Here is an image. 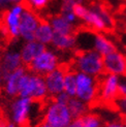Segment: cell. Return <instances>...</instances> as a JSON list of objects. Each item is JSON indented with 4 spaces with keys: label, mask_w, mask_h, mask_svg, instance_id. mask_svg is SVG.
Returning a JSON list of instances; mask_svg holds the SVG:
<instances>
[{
    "label": "cell",
    "mask_w": 126,
    "mask_h": 127,
    "mask_svg": "<svg viewBox=\"0 0 126 127\" xmlns=\"http://www.w3.org/2000/svg\"><path fill=\"white\" fill-rule=\"evenodd\" d=\"M82 27L93 32L106 33L115 28V19L111 11L100 2H90L88 5L74 6Z\"/></svg>",
    "instance_id": "obj_1"
},
{
    "label": "cell",
    "mask_w": 126,
    "mask_h": 127,
    "mask_svg": "<svg viewBox=\"0 0 126 127\" xmlns=\"http://www.w3.org/2000/svg\"><path fill=\"white\" fill-rule=\"evenodd\" d=\"M68 65L75 72H83L96 79H99L105 73L103 56L94 50L75 51Z\"/></svg>",
    "instance_id": "obj_2"
},
{
    "label": "cell",
    "mask_w": 126,
    "mask_h": 127,
    "mask_svg": "<svg viewBox=\"0 0 126 127\" xmlns=\"http://www.w3.org/2000/svg\"><path fill=\"white\" fill-rule=\"evenodd\" d=\"M34 101L30 98L18 96L10 99L6 110V118L17 127H29Z\"/></svg>",
    "instance_id": "obj_3"
},
{
    "label": "cell",
    "mask_w": 126,
    "mask_h": 127,
    "mask_svg": "<svg viewBox=\"0 0 126 127\" xmlns=\"http://www.w3.org/2000/svg\"><path fill=\"white\" fill-rule=\"evenodd\" d=\"M73 120L68 105L50 98L45 103L43 122L52 127H67Z\"/></svg>",
    "instance_id": "obj_4"
},
{
    "label": "cell",
    "mask_w": 126,
    "mask_h": 127,
    "mask_svg": "<svg viewBox=\"0 0 126 127\" xmlns=\"http://www.w3.org/2000/svg\"><path fill=\"white\" fill-rule=\"evenodd\" d=\"M25 9H26L25 4H18L11 5L1 12L0 27L9 40L20 39V24Z\"/></svg>",
    "instance_id": "obj_5"
},
{
    "label": "cell",
    "mask_w": 126,
    "mask_h": 127,
    "mask_svg": "<svg viewBox=\"0 0 126 127\" xmlns=\"http://www.w3.org/2000/svg\"><path fill=\"white\" fill-rule=\"evenodd\" d=\"M20 96L30 98L33 101L46 102L48 99H50V96L46 86L45 78L28 70L22 82Z\"/></svg>",
    "instance_id": "obj_6"
},
{
    "label": "cell",
    "mask_w": 126,
    "mask_h": 127,
    "mask_svg": "<svg viewBox=\"0 0 126 127\" xmlns=\"http://www.w3.org/2000/svg\"><path fill=\"white\" fill-rule=\"evenodd\" d=\"M63 63L59 53L52 48H47L43 52L27 66L30 72L46 77L50 72L60 67Z\"/></svg>",
    "instance_id": "obj_7"
},
{
    "label": "cell",
    "mask_w": 126,
    "mask_h": 127,
    "mask_svg": "<svg viewBox=\"0 0 126 127\" xmlns=\"http://www.w3.org/2000/svg\"><path fill=\"white\" fill-rule=\"evenodd\" d=\"M77 93L75 97L91 107L98 104V79L83 72H75Z\"/></svg>",
    "instance_id": "obj_8"
},
{
    "label": "cell",
    "mask_w": 126,
    "mask_h": 127,
    "mask_svg": "<svg viewBox=\"0 0 126 127\" xmlns=\"http://www.w3.org/2000/svg\"><path fill=\"white\" fill-rule=\"evenodd\" d=\"M120 77L104 73L98 79V104H102L112 109L113 103L120 96L119 86Z\"/></svg>",
    "instance_id": "obj_9"
},
{
    "label": "cell",
    "mask_w": 126,
    "mask_h": 127,
    "mask_svg": "<svg viewBox=\"0 0 126 127\" xmlns=\"http://www.w3.org/2000/svg\"><path fill=\"white\" fill-rule=\"evenodd\" d=\"M41 21L42 18L38 12L26 6L20 24V39L23 40V42L35 40V32Z\"/></svg>",
    "instance_id": "obj_10"
},
{
    "label": "cell",
    "mask_w": 126,
    "mask_h": 127,
    "mask_svg": "<svg viewBox=\"0 0 126 127\" xmlns=\"http://www.w3.org/2000/svg\"><path fill=\"white\" fill-rule=\"evenodd\" d=\"M23 66L24 63L22 61L20 48L16 47L15 44H10L0 51V69L4 75Z\"/></svg>",
    "instance_id": "obj_11"
},
{
    "label": "cell",
    "mask_w": 126,
    "mask_h": 127,
    "mask_svg": "<svg viewBox=\"0 0 126 127\" xmlns=\"http://www.w3.org/2000/svg\"><path fill=\"white\" fill-rule=\"evenodd\" d=\"M27 71L28 68L26 66H23L15 71L4 75V82L1 90L4 96H6L9 99H14L18 96H20L22 82Z\"/></svg>",
    "instance_id": "obj_12"
},
{
    "label": "cell",
    "mask_w": 126,
    "mask_h": 127,
    "mask_svg": "<svg viewBox=\"0 0 126 127\" xmlns=\"http://www.w3.org/2000/svg\"><path fill=\"white\" fill-rule=\"evenodd\" d=\"M68 68V63H63L60 67L43 77L50 98H54L58 94L64 92V79Z\"/></svg>",
    "instance_id": "obj_13"
},
{
    "label": "cell",
    "mask_w": 126,
    "mask_h": 127,
    "mask_svg": "<svg viewBox=\"0 0 126 127\" xmlns=\"http://www.w3.org/2000/svg\"><path fill=\"white\" fill-rule=\"evenodd\" d=\"M104 72L117 77H126V54L120 51H114L103 57Z\"/></svg>",
    "instance_id": "obj_14"
},
{
    "label": "cell",
    "mask_w": 126,
    "mask_h": 127,
    "mask_svg": "<svg viewBox=\"0 0 126 127\" xmlns=\"http://www.w3.org/2000/svg\"><path fill=\"white\" fill-rule=\"evenodd\" d=\"M51 46H52V49L57 51L58 53L73 54L78 50L77 35L75 34H69V35L55 34Z\"/></svg>",
    "instance_id": "obj_15"
},
{
    "label": "cell",
    "mask_w": 126,
    "mask_h": 127,
    "mask_svg": "<svg viewBox=\"0 0 126 127\" xmlns=\"http://www.w3.org/2000/svg\"><path fill=\"white\" fill-rule=\"evenodd\" d=\"M48 47L38 42L37 40L23 42V44L20 47V53H21L24 66L27 67L30 63L32 62L37 56H39Z\"/></svg>",
    "instance_id": "obj_16"
},
{
    "label": "cell",
    "mask_w": 126,
    "mask_h": 127,
    "mask_svg": "<svg viewBox=\"0 0 126 127\" xmlns=\"http://www.w3.org/2000/svg\"><path fill=\"white\" fill-rule=\"evenodd\" d=\"M91 50L96 51L101 56H106L110 53L117 50L115 42L113 41L109 36H106L105 33H97L94 32L92 36L91 42Z\"/></svg>",
    "instance_id": "obj_17"
},
{
    "label": "cell",
    "mask_w": 126,
    "mask_h": 127,
    "mask_svg": "<svg viewBox=\"0 0 126 127\" xmlns=\"http://www.w3.org/2000/svg\"><path fill=\"white\" fill-rule=\"evenodd\" d=\"M49 23L54 30L55 34H62V35H69V34H77L78 31L81 29L80 27L73 26L69 22H67L64 17L60 14H56L51 16L48 19Z\"/></svg>",
    "instance_id": "obj_18"
},
{
    "label": "cell",
    "mask_w": 126,
    "mask_h": 127,
    "mask_svg": "<svg viewBox=\"0 0 126 127\" xmlns=\"http://www.w3.org/2000/svg\"><path fill=\"white\" fill-rule=\"evenodd\" d=\"M54 36H55V32L51 26V24L49 23L48 20L42 19V21L40 22L39 26L35 32V40L48 47L52 44Z\"/></svg>",
    "instance_id": "obj_19"
},
{
    "label": "cell",
    "mask_w": 126,
    "mask_h": 127,
    "mask_svg": "<svg viewBox=\"0 0 126 127\" xmlns=\"http://www.w3.org/2000/svg\"><path fill=\"white\" fill-rule=\"evenodd\" d=\"M67 105H68V109L70 111L73 119L84 117L86 114L91 112L90 110L92 109L89 104H87L86 102L82 101L81 99H79L77 97H71L70 100L68 101Z\"/></svg>",
    "instance_id": "obj_20"
},
{
    "label": "cell",
    "mask_w": 126,
    "mask_h": 127,
    "mask_svg": "<svg viewBox=\"0 0 126 127\" xmlns=\"http://www.w3.org/2000/svg\"><path fill=\"white\" fill-rule=\"evenodd\" d=\"M64 92L70 97H75L77 93V79H75V71L69 67L66 71L64 79Z\"/></svg>",
    "instance_id": "obj_21"
},
{
    "label": "cell",
    "mask_w": 126,
    "mask_h": 127,
    "mask_svg": "<svg viewBox=\"0 0 126 127\" xmlns=\"http://www.w3.org/2000/svg\"><path fill=\"white\" fill-rule=\"evenodd\" d=\"M86 127H103L104 120L103 118L97 113L89 112L84 117H82Z\"/></svg>",
    "instance_id": "obj_22"
},
{
    "label": "cell",
    "mask_w": 126,
    "mask_h": 127,
    "mask_svg": "<svg viewBox=\"0 0 126 127\" xmlns=\"http://www.w3.org/2000/svg\"><path fill=\"white\" fill-rule=\"evenodd\" d=\"M59 14L61 16L64 17V19L69 22L71 25L73 26H77V27H80L82 28V25H81V22L79 20L78 16L75 15V12L73 10V8H68V7H60V12Z\"/></svg>",
    "instance_id": "obj_23"
},
{
    "label": "cell",
    "mask_w": 126,
    "mask_h": 127,
    "mask_svg": "<svg viewBox=\"0 0 126 127\" xmlns=\"http://www.w3.org/2000/svg\"><path fill=\"white\" fill-rule=\"evenodd\" d=\"M50 3V0H26L25 5L28 8L32 9L36 12H39L40 10L45 9Z\"/></svg>",
    "instance_id": "obj_24"
},
{
    "label": "cell",
    "mask_w": 126,
    "mask_h": 127,
    "mask_svg": "<svg viewBox=\"0 0 126 127\" xmlns=\"http://www.w3.org/2000/svg\"><path fill=\"white\" fill-rule=\"evenodd\" d=\"M112 109L116 111L120 117H125L126 116V97L119 96L115 102L113 103Z\"/></svg>",
    "instance_id": "obj_25"
},
{
    "label": "cell",
    "mask_w": 126,
    "mask_h": 127,
    "mask_svg": "<svg viewBox=\"0 0 126 127\" xmlns=\"http://www.w3.org/2000/svg\"><path fill=\"white\" fill-rule=\"evenodd\" d=\"M61 5L60 7H68V8H74V6L85 4L88 5L90 2L89 0H60Z\"/></svg>",
    "instance_id": "obj_26"
},
{
    "label": "cell",
    "mask_w": 126,
    "mask_h": 127,
    "mask_svg": "<svg viewBox=\"0 0 126 127\" xmlns=\"http://www.w3.org/2000/svg\"><path fill=\"white\" fill-rule=\"evenodd\" d=\"M103 127H126L125 123L123 122L122 117L111 119L109 121H105Z\"/></svg>",
    "instance_id": "obj_27"
},
{
    "label": "cell",
    "mask_w": 126,
    "mask_h": 127,
    "mask_svg": "<svg viewBox=\"0 0 126 127\" xmlns=\"http://www.w3.org/2000/svg\"><path fill=\"white\" fill-rule=\"evenodd\" d=\"M70 96H69L68 94H66L65 92H62V93H60V94H58L56 97H54V99L55 100H57L58 102H60V103H64V104H67L68 103V101L70 100Z\"/></svg>",
    "instance_id": "obj_28"
},
{
    "label": "cell",
    "mask_w": 126,
    "mask_h": 127,
    "mask_svg": "<svg viewBox=\"0 0 126 127\" xmlns=\"http://www.w3.org/2000/svg\"><path fill=\"white\" fill-rule=\"evenodd\" d=\"M119 94H120V96L126 97V77L121 78V80H120V86H119Z\"/></svg>",
    "instance_id": "obj_29"
},
{
    "label": "cell",
    "mask_w": 126,
    "mask_h": 127,
    "mask_svg": "<svg viewBox=\"0 0 126 127\" xmlns=\"http://www.w3.org/2000/svg\"><path fill=\"white\" fill-rule=\"evenodd\" d=\"M67 127H86L84 124V121L82 118H78V119H73L71 123L69 124Z\"/></svg>",
    "instance_id": "obj_30"
},
{
    "label": "cell",
    "mask_w": 126,
    "mask_h": 127,
    "mask_svg": "<svg viewBox=\"0 0 126 127\" xmlns=\"http://www.w3.org/2000/svg\"><path fill=\"white\" fill-rule=\"evenodd\" d=\"M5 2L9 6H11V5H18V4H25L26 0H5Z\"/></svg>",
    "instance_id": "obj_31"
},
{
    "label": "cell",
    "mask_w": 126,
    "mask_h": 127,
    "mask_svg": "<svg viewBox=\"0 0 126 127\" xmlns=\"http://www.w3.org/2000/svg\"><path fill=\"white\" fill-rule=\"evenodd\" d=\"M8 7H9V5L5 2V0H0V12H3Z\"/></svg>",
    "instance_id": "obj_32"
},
{
    "label": "cell",
    "mask_w": 126,
    "mask_h": 127,
    "mask_svg": "<svg viewBox=\"0 0 126 127\" xmlns=\"http://www.w3.org/2000/svg\"><path fill=\"white\" fill-rule=\"evenodd\" d=\"M3 82H4V73L2 72L1 69H0V92H1V90H2Z\"/></svg>",
    "instance_id": "obj_33"
},
{
    "label": "cell",
    "mask_w": 126,
    "mask_h": 127,
    "mask_svg": "<svg viewBox=\"0 0 126 127\" xmlns=\"http://www.w3.org/2000/svg\"><path fill=\"white\" fill-rule=\"evenodd\" d=\"M122 37H123V42H124L125 47H126V29L124 30V32H123V35H122Z\"/></svg>",
    "instance_id": "obj_34"
},
{
    "label": "cell",
    "mask_w": 126,
    "mask_h": 127,
    "mask_svg": "<svg viewBox=\"0 0 126 127\" xmlns=\"http://www.w3.org/2000/svg\"><path fill=\"white\" fill-rule=\"evenodd\" d=\"M37 127H52V126H50L49 124H47V123H45V122H42V123H40Z\"/></svg>",
    "instance_id": "obj_35"
},
{
    "label": "cell",
    "mask_w": 126,
    "mask_h": 127,
    "mask_svg": "<svg viewBox=\"0 0 126 127\" xmlns=\"http://www.w3.org/2000/svg\"><path fill=\"white\" fill-rule=\"evenodd\" d=\"M6 127H17V126H16L15 124H12L11 122H9V123H8L7 125H6Z\"/></svg>",
    "instance_id": "obj_36"
},
{
    "label": "cell",
    "mask_w": 126,
    "mask_h": 127,
    "mask_svg": "<svg viewBox=\"0 0 126 127\" xmlns=\"http://www.w3.org/2000/svg\"><path fill=\"white\" fill-rule=\"evenodd\" d=\"M122 120H123V122H124L125 125H126V116H125V117H122Z\"/></svg>",
    "instance_id": "obj_37"
},
{
    "label": "cell",
    "mask_w": 126,
    "mask_h": 127,
    "mask_svg": "<svg viewBox=\"0 0 126 127\" xmlns=\"http://www.w3.org/2000/svg\"><path fill=\"white\" fill-rule=\"evenodd\" d=\"M0 17H1V12H0Z\"/></svg>",
    "instance_id": "obj_38"
}]
</instances>
